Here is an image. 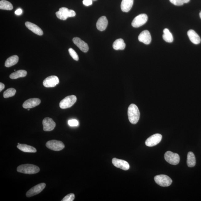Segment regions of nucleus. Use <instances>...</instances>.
I'll list each match as a JSON object with an SVG mask.
<instances>
[{
  "label": "nucleus",
  "instance_id": "nucleus-1",
  "mask_svg": "<svg viewBox=\"0 0 201 201\" xmlns=\"http://www.w3.org/2000/svg\"><path fill=\"white\" fill-rule=\"evenodd\" d=\"M128 119L132 124H135L138 122L140 118V112L135 104H132L128 107Z\"/></svg>",
  "mask_w": 201,
  "mask_h": 201
},
{
  "label": "nucleus",
  "instance_id": "nucleus-2",
  "mask_svg": "<svg viewBox=\"0 0 201 201\" xmlns=\"http://www.w3.org/2000/svg\"><path fill=\"white\" fill-rule=\"evenodd\" d=\"M40 169L38 166L31 164H25L19 166L17 168L18 172L22 173L33 174L37 173Z\"/></svg>",
  "mask_w": 201,
  "mask_h": 201
},
{
  "label": "nucleus",
  "instance_id": "nucleus-3",
  "mask_svg": "<svg viewBox=\"0 0 201 201\" xmlns=\"http://www.w3.org/2000/svg\"><path fill=\"white\" fill-rule=\"evenodd\" d=\"M56 15L58 18L65 20L69 17H75L76 13L73 10H69L66 8L63 7L59 9V11L56 12Z\"/></svg>",
  "mask_w": 201,
  "mask_h": 201
},
{
  "label": "nucleus",
  "instance_id": "nucleus-4",
  "mask_svg": "<svg viewBox=\"0 0 201 201\" xmlns=\"http://www.w3.org/2000/svg\"><path fill=\"white\" fill-rule=\"evenodd\" d=\"M77 97L74 95L68 96L63 99L60 102L59 106L61 109L70 108L76 102Z\"/></svg>",
  "mask_w": 201,
  "mask_h": 201
},
{
  "label": "nucleus",
  "instance_id": "nucleus-5",
  "mask_svg": "<svg viewBox=\"0 0 201 201\" xmlns=\"http://www.w3.org/2000/svg\"><path fill=\"white\" fill-rule=\"evenodd\" d=\"M154 180L156 184L164 187L170 186L172 182V179L165 175H156L154 177Z\"/></svg>",
  "mask_w": 201,
  "mask_h": 201
},
{
  "label": "nucleus",
  "instance_id": "nucleus-6",
  "mask_svg": "<svg viewBox=\"0 0 201 201\" xmlns=\"http://www.w3.org/2000/svg\"><path fill=\"white\" fill-rule=\"evenodd\" d=\"M164 158L166 161L171 164L177 165L180 161V157L179 154L170 151L165 153Z\"/></svg>",
  "mask_w": 201,
  "mask_h": 201
},
{
  "label": "nucleus",
  "instance_id": "nucleus-7",
  "mask_svg": "<svg viewBox=\"0 0 201 201\" xmlns=\"http://www.w3.org/2000/svg\"><path fill=\"white\" fill-rule=\"evenodd\" d=\"M46 146L48 148L56 151L62 150L65 147L64 144L62 142L55 140L49 141L46 144Z\"/></svg>",
  "mask_w": 201,
  "mask_h": 201
},
{
  "label": "nucleus",
  "instance_id": "nucleus-8",
  "mask_svg": "<svg viewBox=\"0 0 201 201\" xmlns=\"http://www.w3.org/2000/svg\"><path fill=\"white\" fill-rule=\"evenodd\" d=\"M148 19L147 15L144 14H141L133 19L132 23V25L135 28L140 27L147 22Z\"/></svg>",
  "mask_w": 201,
  "mask_h": 201
},
{
  "label": "nucleus",
  "instance_id": "nucleus-9",
  "mask_svg": "<svg viewBox=\"0 0 201 201\" xmlns=\"http://www.w3.org/2000/svg\"><path fill=\"white\" fill-rule=\"evenodd\" d=\"M46 184L45 183H40L33 187L26 193V196L28 197H32L41 193L45 189Z\"/></svg>",
  "mask_w": 201,
  "mask_h": 201
},
{
  "label": "nucleus",
  "instance_id": "nucleus-10",
  "mask_svg": "<svg viewBox=\"0 0 201 201\" xmlns=\"http://www.w3.org/2000/svg\"><path fill=\"white\" fill-rule=\"evenodd\" d=\"M162 139V136L160 134H154L149 137L145 142L146 145L149 147H152L159 144Z\"/></svg>",
  "mask_w": 201,
  "mask_h": 201
},
{
  "label": "nucleus",
  "instance_id": "nucleus-11",
  "mask_svg": "<svg viewBox=\"0 0 201 201\" xmlns=\"http://www.w3.org/2000/svg\"><path fill=\"white\" fill-rule=\"evenodd\" d=\"M59 79L56 76H51L47 77L43 82L44 86L47 88L53 87L59 83Z\"/></svg>",
  "mask_w": 201,
  "mask_h": 201
},
{
  "label": "nucleus",
  "instance_id": "nucleus-12",
  "mask_svg": "<svg viewBox=\"0 0 201 201\" xmlns=\"http://www.w3.org/2000/svg\"><path fill=\"white\" fill-rule=\"evenodd\" d=\"M43 130L45 132L52 131L56 126L55 122L52 119L49 117L45 118L43 119Z\"/></svg>",
  "mask_w": 201,
  "mask_h": 201
},
{
  "label": "nucleus",
  "instance_id": "nucleus-13",
  "mask_svg": "<svg viewBox=\"0 0 201 201\" xmlns=\"http://www.w3.org/2000/svg\"><path fill=\"white\" fill-rule=\"evenodd\" d=\"M112 162L114 166L123 170H128L130 168L129 164L124 160L114 158H113Z\"/></svg>",
  "mask_w": 201,
  "mask_h": 201
},
{
  "label": "nucleus",
  "instance_id": "nucleus-14",
  "mask_svg": "<svg viewBox=\"0 0 201 201\" xmlns=\"http://www.w3.org/2000/svg\"><path fill=\"white\" fill-rule=\"evenodd\" d=\"M40 103H41V100L39 99L30 98L24 102L22 107L26 109L33 108L39 105Z\"/></svg>",
  "mask_w": 201,
  "mask_h": 201
},
{
  "label": "nucleus",
  "instance_id": "nucleus-15",
  "mask_svg": "<svg viewBox=\"0 0 201 201\" xmlns=\"http://www.w3.org/2000/svg\"><path fill=\"white\" fill-rule=\"evenodd\" d=\"M73 41L82 52L86 53L89 51V47L88 44L81 38L76 37L73 39Z\"/></svg>",
  "mask_w": 201,
  "mask_h": 201
},
{
  "label": "nucleus",
  "instance_id": "nucleus-16",
  "mask_svg": "<svg viewBox=\"0 0 201 201\" xmlns=\"http://www.w3.org/2000/svg\"><path fill=\"white\" fill-rule=\"evenodd\" d=\"M138 40L139 41L146 45H149L151 43L152 40L150 33L148 30L142 31L139 35Z\"/></svg>",
  "mask_w": 201,
  "mask_h": 201
},
{
  "label": "nucleus",
  "instance_id": "nucleus-17",
  "mask_svg": "<svg viewBox=\"0 0 201 201\" xmlns=\"http://www.w3.org/2000/svg\"><path fill=\"white\" fill-rule=\"evenodd\" d=\"M25 25L28 29L36 34L39 36H42L43 34V30L36 25L31 22H26Z\"/></svg>",
  "mask_w": 201,
  "mask_h": 201
},
{
  "label": "nucleus",
  "instance_id": "nucleus-18",
  "mask_svg": "<svg viewBox=\"0 0 201 201\" xmlns=\"http://www.w3.org/2000/svg\"><path fill=\"white\" fill-rule=\"evenodd\" d=\"M108 22L105 16L100 17L97 22V29L100 31H103L106 29L108 26Z\"/></svg>",
  "mask_w": 201,
  "mask_h": 201
},
{
  "label": "nucleus",
  "instance_id": "nucleus-19",
  "mask_svg": "<svg viewBox=\"0 0 201 201\" xmlns=\"http://www.w3.org/2000/svg\"><path fill=\"white\" fill-rule=\"evenodd\" d=\"M187 35L190 41L195 45H198L201 42V39L198 34L193 30H190L187 32Z\"/></svg>",
  "mask_w": 201,
  "mask_h": 201
},
{
  "label": "nucleus",
  "instance_id": "nucleus-20",
  "mask_svg": "<svg viewBox=\"0 0 201 201\" xmlns=\"http://www.w3.org/2000/svg\"><path fill=\"white\" fill-rule=\"evenodd\" d=\"M134 0H122L121 8L122 11L128 12L131 9L133 4Z\"/></svg>",
  "mask_w": 201,
  "mask_h": 201
},
{
  "label": "nucleus",
  "instance_id": "nucleus-21",
  "mask_svg": "<svg viewBox=\"0 0 201 201\" xmlns=\"http://www.w3.org/2000/svg\"><path fill=\"white\" fill-rule=\"evenodd\" d=\"M18 148L24 152L36 153L37 150L35 148L26 144H18Z\"/></svg>",
  "mask_w": 201,
  "mask_h": 201
},
{
  "label": "nucleus",
  "instance_id": "nucleus-22",
  "mask_svg": "<svg viewBox=\"0 0 201 201\" xmlns=\"http://www.w3.org/2000/svg\"><path fill=\"white\" fill-rule=\"evenodd\" d=\"M112 47L115 50H123L126 47V44L122 39H118L114 42Z\"/></svg>",
  "mask_w": 201,
  "mask_h": 201
},
{
  "label": "nucleus",
  "instance_id": "nucleus-23",
  "mask_svg": "<svg viewBox=\"0 0 201 201\" xmlns=\"http://www.w3.org/2000/svg\"><path fill=\"white\" fill-rule=\"evenodd\" d=\"M19 61V57L17 55H13L8 58L5 63V66L7 68L11 67L17 64Z\"/></svg>",
  "mask_w": 201,
  "mask_h": 201
},
{
  "label": "nucleus",
  "instance_id": "nucleus-24",
  "mask_svg": "<svg viewBox=\"0 0 201 201\" xmlns=\"http://www.w3.org/2000/svg\"><path fill=\"white\" fill-rule=\"evenodd\" d=\"M187 163L188 166L189 167H195L196 164V160L195 155L191 152H190L188 153Z\"/></svg>",
  "mask_w": 201,
  "mask_h": 201
},
{
  "label": "nucleus",
  "instance_id": "nucleus-25",
  "mask_svg": "<svg viewBox=\"0 0 201 201\" xmlns=\"http://www.w3.org/2000/svg\"><path fill=\"white\" fill-rule=\"evenodd\" d=\"M27 72L25 70H17L10 75V78L11 79H16L19 77H24L27 75Z\"/></svg>",
  "mask_w": 201,
  "mask_h": 201
},
{
  "label": "nucleus",
  "instance_id": "nucleus-26",
  "mask_svg": "<svg viewBox=\"0 0 201 201\" xmlns=\"http://www.w3.org/2000/svg\"><path fill=\"white\" fill-rule=\"evenodd\" d=\"M163 33L164 34L163 36V39L168 43H172L173 41V37L169 30L167 29H165L164 30Z\"/></svg>",
  "mask_w": 201,
  "mask_h": 201
},
{
  "label": "nucleus",
  "instance_id": "nucleus-27",
  "mask_svg": "<svg viewBox=\"0 0 201 201\" xmlns=\"http://www.w3.org/2000/svg\"><path fill=\"white\" fill-rule=\"evenodd\" d=\"M13 8V5L9 2L6 0H2L0 1V9L1 10H11Z\"/></svg>",
  "mask_w": 201,
  "mask_h": 201
},
{
  "label": "nucleus",
  "instance_id": "nucleus-28",
  "mask_svg": "<svg viewBox=\"0 0 201 201\" xmlns=\"http://www.w3.org/2000/svg\"><path fill=\"white\" fill-rule=\"evenodd\" d=\"M16 93V90L13 88H10L5 91L3 93V97L5 98H8L13 97Z\"/></svg>",
  "mask_w": 201,
  "mask_h": 201
},
{
  "label": "nucleus",
  "instance_id": "nucleus-29",
  "mask_svg": "<svg viewBox=\"0 0 201 201\" xmlns=\"http://www.w3.org/2000/svg\"><path fill=\"white\" fill-rule=\"evenodd\" d=\"M190 0H170L171 3L176 6H181L184 3L189 2Z\"/></svg>",
  "mask_w": 201,
  "mask_h": 201
},
{
  "label": "nucleus",
  "instance_id": "nucleus-30",
  "mask_svg": "<svg viewBox=\"0 0 201 201\" xmlns=\"http://www.w3.org/2000/svg\"><path fill=\"white\" fill-rule=\"evenodd\" d=\"M69 52L70 56L74 60L76 61H78L79 59L78 56L76 52L73 49L69 48Z\"/></svg>",
  "mask_w": 201,
  "mask_h": 201
},
{
  "label": "nucleus",
  "instance_id": "nucleus-31",
  "mask_svg": "<svg viewBox=\"0 0 201 201\" xmlns=\"http://www.w3.org/2000/svg\"><path fill=\"white\" fill-rule=\"evenodd\" d=\"M75 195L73 193H70L65 196L61 201H73L74 200Z\"/></svg>",
  "mask_w": 201,
  "mask_h": 201
},
{
  "label": "nucleus",
  "instance_id": "nucleus-32",
  "mask_svg": "<svg viewBox=\"0 0 201 201\" xmlns=\"http://www.w3.org/2000/svg\"><path fill=\"white\" fill-rule=\"evenodd\" d=\"M68 123L69 125L71 127L77 126L79 124L78 121L75 119L69 120L68 121Z\"/></svg>",
  "mask_w": 201,
  "mask_h": 201
},
{
  "label": "nucleus",
  "instance_id": "nucleus-33",
  "mask_svg": "<svg viewBox=\"0 0 201 201\" xmlns=\"http://www.w3.org/2000/svg\"><path fill=\"white\" fill-rule=\"evenodd\" d=\"M92 0H83V3L86 6H89L92 4Z\"/></svg>",
  "mask_w": 201,
  "mask_h": 201
},
{
  "label": "nucleus",
  "instance_id": "nucleus-34",
  "mask_svg": "<svg viewBox=\"0 0 201 201\" xmlns=\"http://www.w3.org/2000/svg\"><path fill=\"white\" fill-rule=\"evenodd\" d=\"M22 10L21 9L19 8L15 12L16 15H19L22 14Z\"/></svg>",
  "mask_w": 201,
  "mask_h": 201
},
{
  "label": "nucleus",
  "instance_id": "nucleus-35",
  "mask_svg": "<svg viewBox=\"0 0 201 201\" xmlns=\"http://www.w3.org/2000/svg\"><path fill=\"white\" fill-rule=\"evenodd\" d=\"M5 87V85L3 84L2 83H0V91H2L4 89Z\"/></svg>",
  "mask_w": 201,
  "mask_h": 201
},
{
  "label": "nucleus",
  "instance_id": "nucleus-36",
  "mask_svg": "<svg viewBox=\"0 0 201 201\" xmlns=\"http://www.w3.org/2000/svg\"><path fill=\"white\" fill-rule=\"evenodd\" d=\"M199 15H200V18L201 19V12H200V14H199Z\"/></svg>",
  "mask_w": 201,
  "mask_h": 201
},
{
  "label": "nucleus",
  "instance_id": "nucleus-37",
  "mask_svg": "<svg viewBox=\"0 0 201 201\" xmlns=\"http://www.w3.org/2000/svg\"><path fill=\"white\" fill-rule=\"evenodd\" d=\"M30 109H29V108H28V111H30Z\"/></svg>",
  "mask_w": 201,
  "mask_h": 201
},
{
  "label": "nucleus",
  "instance_id": "nucleus-38",
  "mask_svg": "<svg viewBox=\"0 0 201 201\" xmlns=\"http://www.w3.org/2000/svg\"><path fill=\"white\" fill-rule=\"evenodd\" d=\"M19 144V143L18 144Z\"/></svg>",
  "mask_w": 201,
  "mask_h": 201
}]
</instances>
